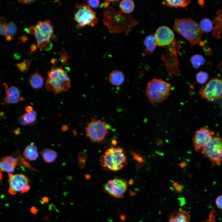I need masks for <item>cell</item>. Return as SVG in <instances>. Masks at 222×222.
<instances>
[{
	"label": "cell",
	"instance_id": "obj_1",
	"mask_svg": "<svg viewBox=\"0 0 222 222\" xmlns=\"http://www.w3.org/2000/svg\"><path fill=\"white\" fill-rule=\"evenodd\" d=\"M174 30L182 35L191 46L201 44L202 31L199 24L191 18H175Z\"/></svg>",
	"mask_w": 222,
	"mask_h": 222
},
{
	"label": "cell",
	"instance_id": "obj_2",
	"mask_svg": "<svg viewBox=\"0 0 222 222\" xmlns=\"http://www.w3.org/2000/svg\"><path fill=\"white\" fill-rule=\"evenodd\" d=\"M100 164L107 171H117L121 169L127 163V158L124 150L120 147L110 148L101 156Z\"/></svg>",
	"mask_w": 222,
	"mask_h": 222
},
{
	"label": "cell",
	"instance_id": "obj_3",
	"mask_svg": "<svg viewBox=\"0 0 222 222\" xmlns=\"http://www.w3.org/2000/svg\"><path fill=\"white\" fill-rule=\"evenodd\" d=\"M45 86L47 90L57 94L66 91L71 87V80L66 72L61 67L52 66L47 72Z\"/></svg>",
	"mask_w": 222,
	"mask_h": 222
},
{
	"label": "cell",
	"instance_id": "obj_4",
	"mask_svg": "<svg viewBox=\"0 0 222 222\" xmlns=\"http://www.w3.org/2000/svg\"><path fill=\"white\" fill-rule=\"evenodd\" d=\"M171 84L161 79H152L147 84L146 95L152 105L162 102L170 95Z\"/></svg>",
	"mask_w": 222,
	"mask_h": 222
},
{
	"label": "cell",
	"instance_id": "obj_5",
	"mask_svg": "<svg viewBox=\"0 0 222 222\" xmlns=\"http://www.w3.org/2000/svg\"><path fill=\"white\" fill-rule=\"evenodd\" d=\"M74 19L79 26H94L98 21L96 12L85 3H76L74 13Z\"/></svg>",
	"mask_w": 222,
	"mask_h": 222
},
{
	"label": "cell",
	"instance_id": "obj_6",
	"mask_svg": "<svg viewBox=\"0 0 222 222\" xmlns=\"http://www.w3.org/2000/svg\"><path fill=\"white\" fill-rule=\"evenodd\" d=\"M86 136L92 142L99 143L109 132L105 121L92 119L85 128Z\"/></svg>",
	"mask_w": 222,
	"mask_h": 222
},
{
	"label": "cell",
	"instance_id": "obj_7",
	"mask_svg": "<svg viewBox=\"0 0 222 222\" xmlns=\"http://www.w3.org/2000/svg\"><path fill=\"white\" fill-rule=\"evenodd\" d=\"M51 22L50 20L37 21L35 26L34 35L37 47L40 50L43 49L48 44L53 35V27Z\"/></svg>",
	"mask_w": 222,
	"mask_h": 222
},
{
	"label": "cell",
	"instance_id": "obj_8",
	"mask_svg": "<svg viewBox=\"0 0 222 222\" xmlns=\"http://www.w3.org/2000/svg\"><path fill=\"white\" fill-rule=\"evenodd\" d=\"M203 155L216 165L222 163V138L214 136L202 150Z\"/></svg>",
	"mask_w": 222,
	"mask_h": 222
},
{
	"label": "cell",
	"instance_id": "obj_9",
	"mask_svg": "<svg viewBox=\"0 0 222 222\" xmlns=\"http://www.w3.org/2000/svg\"><path fill=\"white\" fill-rule=\"evenodd\" d=\"M9 188L8 192L15 195L18 192L23 194L27 192L30 189L29 179L22 173L8 174Z\"/></svg>",
	"mask_w": 222,
	"mask_h": 222
},
{
	"label": "cell",
	"instance_id": "obj_10",
	"mask_svg": "<svg viewBox=\"0 0 222 222\" xmlns=\"http://www.w3.org/2000/svg\"><path fill=\"white\" fill-rule=\"evenodd\" d=\"M128 187V183L125 179L117 177L108 180L103 186L104 190L106 193L118 198L124 197Z\"/></svg>",
	"mask_w": 222,
	"mask_h": 222
},
{
	"label": "cell",
	"instance_id": "obj_11",
	"mask_svg": "<svg viewBox=\"0 0 222 222\" xmlns=\"http://www.w3.org/2000/svg\"><path fill=\"white\" fill-rule=\"evenodd\" d=\"M200 93L202 98L209 101L222 98V80L211 79L200 90Z\"/></svg>",
	"mask_w": 222,
	"mask_h": 222
},
{
	"label": "cell",
	"instance_id": "obj_12",
	"mask_svg": "<svg viewBox=\"0 0 222 222\" xmlns=\"http://www.w3.org/2000/svg\"><path fill=\"white\" fill-rule=\"evenodd\" d=\"M214 132L205 127L197 130L193 138V144L197 152L202 150L204 147L214 137Z\"/></svg>",
	"mask_w": 222,
	"mask_h": 222
},
{
	"label": "cell",
	"instance_id": "obj_13",
	"mask_svg": "<svg viewBox=\"0 0 222 222\" xmlns=\"http://www.w3.org/2000/svg\"><path fill=\"white\" fill-rule=\"evenodd\" d=\"M154 35L157 45L159 47L169 46L174 40L175 35L173 31L168 27L165 26L159 27Z\"/></svg>",
	"mask_w": 222,
	"mask_h": 222
},
{
	"label": "cell",
	"instance_id": "obj_14",
	"mask_svg": "<svg viewBox=\"0 0 222 222\" xmlns=\"http://www.w3.org/2000/svg\"><path fill=\"white\" fill-rule=\"evenodd\" d=\"M5 87L6 96L4 101L6 104H16L19 101H22L24 98L20 96V91L17 87L12 86L8 88L6 83H4Z\"/></svg>",
	"mask_w": 222,
	"mask_h": 222
},
{
	"label": "cell",
	"instance_id": "obj_15",
	"mask_svg": "<svg viewBox=\"0 0 222 222\" xmlns=\"http://www.w3.org/2000/svg\"><path fill=\"white\" fill-rule=\"evenodd\" d=\"M17 165H18L17 158L12 156L3 158L0 162L1 170L8 173L13 172Z\"/></svg>",
	"mask_w": 222,
	"mask_h": 222
},
{
	"label": "cell",
	"instance_id": "obj_16",
	"mask_svg": "<svg viewBox=\"0 0 222 222\" xmlns=\"http://www.w3.org/2000/svg\"><path fill=\"white\" fill-rule=\"evenodd\" d=\"M168 219V222H189L190 216L184 210L176 211L170 215Z\"/></svg>",
	"mask_w": 222,
	"mask_h": 222
},
{
	"label": "cell",
	"instance_id": "obj_17",
	"mask_svg": "<svg viewBox=\"0 0 222 222\" xmlns=\"http://www.w3.org/2000/svg\"><path fill=\"white\" fill-rule=\"evenodd\" d=\"M37 113L33 110L30 113H24L19 119L20 124L22 125H32L36 122Z\"/></svg>",
	"mask_w": 222,
	"mask_h": 222
},
{
	"label": "cell",
	"instance_id": "obj_18",
	"mask_svg": "<svg viewBox=\"0 0 222 222\" xmlns=\"http://www.w3.org/2000/svg\"><path fill=\"white\" fill-rule=\"evenodd\" d=\"M28 82L31 86L35 89L41 88L44 83L43 77L37 72V69L35 72L32 74L28 79Z\"/></svg>",
	"mask_w": 222,
	"mask_h": 222
},
{
	"label": "cell",
	"instance_id": "obj_19",
	"mask_svg": "<svg viewBox=\"0 0 222 222\" xmlns=\"http://www.w3.org/2000/svg\"><path fill=\"white\" fill-rule=\"evenodd\" d=\"M109 79L111 84L114 86H118L123 83L125 80V76L121 71L114 70L110 74Z\"/></svg>",
	"mask_w": 222,
	"mask_h": 222
},
{
	"label": "cell",
	"instance_id": "obj_20",
	"mask_svg": "<svg viewBox=\"0 0 222 222\" xmlns=\"http://www.w3.org/2000/svg\"><path fill=\"white\" fill-rule=\"evenodd\" d=\"M145 47V52L148 55L152 54L157 45L154 35H150L145 38L143 42Z\"/></svg>",
	"mask_w": 222,
	"mask_h": 222
},
{
	"label": "cell",
	"instance_id": "obj_21",
	"mask_svg": "<svg viewBox=\"0 0 222 222\" xmlns=\"http://www.w3.org/2000/svg\"><path fill=\"white\" fill-rule=\"evenodd\" d=\"M23 154V157L27 160L30 161L35 160L39 156L37 148L34 145H28L25 148Z\"/></svg>",
	"mask_w": 222,
	"mask_h": 222
},
{
	"label": "cell",
	"instance_id": "obj_22",
	"mask_svg": "<svg viewBox=\"0 0 222 222\" xmlns=\"http://www.w3.org/2000/svg\"><path fill=\"white\" fill-rule=\"evenodd\" d=\"M216 13L218 15L214 20L215 26L212 35L214 37L219 39L222 31V9L218 10Z\"/></svg>",
	"mask_w": 222,
	"mask_h": 222
},
{
	"label": "cell",
	"instance_id": "obj_23",
	"mask_svg": "<svg viewBox=\"0 0 222 222\" xmlns=\"http://www.w3.org/2000/svg\"><path fill=\"white\" fill-rule=\"evenodd\" d=\"M191 2L188 0H166L162 2V4L165 6L174 8H184L186 7Z\"/></svg>",
	"mask_w": 222,
	"mask_h": 222
},
{
	"label": "cell",
	"instance_id": "obj_24",
	"mask_svg": "<svg viewBox=\"0 0 222 222\" xmlns=\"http://www.w3.org/2000/svg\"><path fill=\"white\" fill-rule=\"evenodd\" d=\"M41 155L44 161L48 163L54 162L57 156L56 151L48 148L44 149L42 152Z\"/></svg>",
	"mask_w": 222,
	"mask_h": 222
},
{
	"label": "cell",
	"instance_id": "obj_25",
	"mask_svg": "<svg viewBox=\"0 0 222 222\" xmlns=\"http://www.w3.org/2000/svg\"><path fill=\"white\" fill-rule=\"evenodd\" d=\"M119 6L121 11L126 14L132 12L135 7L133 1L130 0L121 1L120 2Z\"/></svg>",
	"mask_w": 222,
	"mask_h": 222
},
{
	"label": "cell",
	"instance_id": "obj_26",
	"mask_svg": "<svg viewBox=\"0 0 222 222\" xmlns=\"http://www.w3.org/2000/svg\"><path fill=\"white\" fill-rule=\"evenodd\" d=\"M199 26L202 32L208 33L211 32L213 28L212 22L208 18H205L200 21Z\"/></svg>",
	"mask_w": 222,
	"mask_h": 222
},
{
	"label": "cell",
	"instance_id": "obj_27",
	"mask_svg": "<svg viewBox=\"0 0 222 222\" xmlns=\"http://www.w3.org/2000/svg\"><path fill=\"white\" fill-rule=\"evenodd\" d=\"M191 62L195 69H198L205 63V60L202 56L200 54L195 55L191 58Z\"/></svg>",
	"mask_w": 222,
	"mask_h": 222
},
{
	"label": "cell",
	"instance_id": "obj_28",
	"mask_svg": "<svg viewBox=\"0 0 222 222\" xmlns=\"http://www.w3.org/2000/svg\"><path fill=\"white\" fill-rule=\"evenodd\" d=\"M13 156L17 158L18 161V165L23 166L29 169L35 171L34 169L31 166L29 162L26 160V159L23 156H21L20 153L18 151L15 153Z\"/></svg>",
	"mask_w": 222,
	"mask_h": 222
},
{
	"label": "cell",
	"instance_id": "obj_29",
	"mask_svg": "<svg viewBox=\"0 0 222 222\" xmlns=\"http://www.w3.org/2000/svg\"><path fill=\"white\" fill-rule=\"evenodd\" d=\"M208 77V74L206 72L204 71H200L197 74L196 76V79L199 83L203 84H204L207 81Z\"/></svg>",
	"mask_w": 222,
	"mask_h": 222
},
{
	"label": "cell",
	"instance_id": "obj_30",
	"mask_svg": "<svg viewBox=\"0 0 222 222\" xmlns=\"http://www.w3.org/2000/svg\"><path fill=\"white\" fill-rule=\"evenodd\" d=\"M31 60L29 63H27L26 60L24 59L23 62L16 64L15 65L19 71L23 73H25L28 71Z\"/></svg>",
	"mask_w": 222,
	"mask_h": 222
},
{
	"label": "cell",
	"instance_id": "obj_31",
	"mask_svg": "<svg viewBox=\"0 0 222 222\" xmlns=\"http://www.w3.org/2000/svg\"><path fill=\"white\" fill-rule=\"evenodd\" d=\"M0 35H5L7 34V26L6 20L5 18L0 17Z\"/></svg>",
	"mask_w": 222,
	"mask_h": 222
},
{
	"label": "cell",
	"instance_id": "obj_32",
	"mask_svg": "<svg viewBox=\"0 0 222 222\" xmlns=\"http://www.w3.org/2000/svg\"><path fill=\"white\" fill-rule=\"evenodd\" d=\"M17 31V27L13 22H9L7 26V34L13 36L15 34Z\"/></svg>",
	"mask_w": 222,
	"mask_h": 222
},
{
	"label": "cell",
	"instance_id": "obj_33",
	"mask_svg": "<svg viewBox=\"0 0 222 222\" xmlns=\"http://www.w3.org/2000/svg\"><path fill=\"white\" fill-rule=\"evenodd\" d=\"M132 155L135 160L138 164H143L146 162V160L140 154L134 151L131 152Z\"/></svg>",
	"mask_w": 222,
	"mask_h": 222
},
{
	"label": "cell",
	"instance_id": "obj_34",
	"mask_svg": "<svg viewBox=\"0 0 222 222\" xmlns=\"http://www.w3.org/2000/svg\"><path fill=\"white\" fill-rule=\"evenodd\" d=\"M100 1L98 0H90L87 1V5L90 7L96 8H98L100 4Z\"/></svg>",
	"mask_w": 222,
	"mask_h": 222
},
{
	"label": "cell",
	"instance_id": "obj_35",
	"mask_svg": "<svg viewBox=\"0 0 222 222\" xmlns=\"http://www.w3.org/2000/svg\"><path fill=\"white\" fill-rule=\"evenodd\" d=\"M61 62L63 65H65L67 64V55L65 51L63 49L62 52H59Z\"/></svg>",
	"mask_w": 222,
	"mask_h": 222
},
{
	"label": "cell",
	"instance_id": "obj_36",
	"mask_svg": "<svg viewBox=\"0 0 222 222\" xmlns=\"http://www.w3.org/2000/svg\"><path fill=\"white\" fill-rule=\"evenodd\" d=\"M216 204L218 208L222 210V195L219 196L216 198Z\"/></svg>",
	"mask_w": 222,
	"mask_h": 222
},
{
	"label": "cell",
	"instance_id": "obj_37",
	"mask_svg": "<svg viewBox=\"0 0 222 222\" xmlns=\"http://www.w3.org/2000/svg\"><path fill=\"white\" fill-rule=\"evenodd\" d=\"M35 1L34 0H19L18 1V2L21 4H30L34 2Z\"/></svg>",
	"mask_w": 222,
	"mask_h": 222
},
{
	"label": "cell",
	"instance_id": "obj_38",
	"mask_svg": "<svg viewBox=\"0 0 222 222\" xmlns=\"http://www.w3.org/2000/svg\"><path fill=\"white\" fill-rule=\"evenodd\" d=\"M173 185L175 188L178 191H180L183 188L182 185L176 183H174Z\"/></svg>",
	"mask_w": 222,
	"mask_h": 222
},
{
	"label": "cell",
	"instance_id": "obj_39",
	"mask_svg": "<svg viewBox=\"0 0 222 222\" xmlns=\"http://www.w3.org/2000/svg\"><path fill=\"white\" fill-rule=\"evenodd\" d=\"M52 47V43L50 42L48 44L43 48L45 51H48L51 50Z\"/></svg>",
	"mask_w": 222,
	"mask_h": 222
},
{
	"label": "cell",
	"instance_id": "obj_40",
	"mask_svg": "<svg viewBox=\"0 0 222 222\" xmlns=\"http://www.w3.org/2000/svg\"><path fill=\"white\" fill-rule=\"evenodd\" d=\"M25 109L27 113H30L33 110V107L30 105L26 106L25 108Z\"/></svg>",
	"mask_w": 222,
	"mask_h": 222
},
{
	"label": "cell",
	"instance_id": "obj_41",
	"mask_svg": "<svg viewBox=\"0 0 222 222\" xmlns=\"http://www.w3.org/2000/svg\"><path fill=\"white\" fill-rule=\"evenodd\" d=\"M29 34L34 35L35 34V26H32L29 27Z\"/></svg>",
	"mask_w": 222,
	"mask_h": 222
},
{
	"label": "cell",
	"instance_id": "obj_42",
	"mask_svg": "<svg viewBox=\"0 0 222 222\" xmlns=\"http://www.w3.org/2000/svg\"><path fill=\"white\" fill-rule=\"evenodd\" d=\"M37 46L36 45L34 44H32L30 47L31 48V53L30 54H31L33 52L35 51L37 49Z\"/></svg>",
	"mask_w": 222,
	"mask_h": 222
},
{
	"label": "cell",
	"instance_id": "obj_43",
	"mask_svg": "<svg viewBox=\"0 0 222 222\" xmlns=\"http://www.w3.org/2000/svg\"><path fill=\"white\" fill-rule=\"evenodd\" d=\"M18 38L21 40V42L23 43H25L27 40V37L24 35L20 36Z\"/></svg>",
	"mask_w": 222,
	"mask_h": 222
},
{
	"label": "cell",
	"instance_id": "obj_44",
	"mask_svg": "<svg viewBox=\"0 0 222 222\" xmlns=\"http://www.w3.org/2000/svg\"><path fill=\"white\" fill-rule=\"evenodd\" d=\"M30 211L32 214H35L37 213V210L36 207H32L30 209Z\"/></svg>",
	"mask_w": 222,
	"mask_h": 222
},
{
	"label": "cell",
	"instance_id": "obj_45",
	"mask_svg": "<svg viewBox=\"0 0 222 222\" xmlns=\"http://www.w3.org/2000/svg\"><path fill=\"white\" fill-rule=\"evenodd\" d=\"M13 39V36L7 34L6 35V39L8 41H10Z\"/></svg>",
	"mask_w": 222,
	"mask_h": 222
},
{
	"label": "cell",
	"instance_id": "obj_46",
	"mask_svg": "<svg viewBox=\"0 0 222 222\" xmlns=\"http://www.w3.org/2000/svg\"><path fill=\"white\" fill-rule=\"evenodd\" d=\"M111 1H106L103 4V7L105 8H106L109 6Z\"/></svg>",
	"mask_w": 222,
	"mask_h": 222
},
{
	"label": "cell",
	"instance_id": "obj_47",
	"mask_svg": "<svg viewBox=\"0 0 222 222\" xmlns=\"http://www.w3.org/2000/svg\"><path fill=\"white\" fill-rule=\"evenodd\" d=\"M42 202L44 203H47L49 202V198L47 197H44L42 199Z\"/></svg>",
	"mask_w": 222,
	"mask_h": 222
},
{
	"label": "cell",
	"instance_id": "obj_48",
	"mask_svg": "<svg viewBox=\"0 0 222 222\" xmlns=\"http://www.w3.org/2000/svg\"><path fill=\"white\" fill-rule=\"evenodd\" d=\"M156 143L158 145H160L162 143V141L160 139H158L156 141Z\"/></svg>",
	"mask_w": 222,
	"mask_h": 222
},
{
	"label": "cell",
	"instance_id": "obj_49",
	"mask_svg": "<svg viewBox=\"0 0 222 222\" xmlns=\"http://www.w3.org/2000/svg\"><path fill=\"white\" fill-rule=\"evenodd\" d=\"M49 209L50 210H54L56 209V207L54 205L51 204L49 206Z\"/></svg>",
	"mask_w": 222,
	"mask_h": 222
},
{
	"label": "cell",
	"instance_id": "obj_50",
	"mask_svg": "<svg viewBox=\"0 0 222 222\" xmlns=\"http://www.w3.org/2000/svg\"><path fill=\"white\" fill-rule=\"evenodd\" d=\"M68 129V127L67 126L65 125H64L62 126V128H61V130L62 131H65L67 130Z\"/></svg>",
	"mask_w": 222,
	"mask_h": 222
},
{
	"label": "cell",
	"instance_id": "obj_51",
	"mask_svg": "<svg viewBox=\"0 0 222 222\" xmlns=\"http://www.w3.org/2000/svg\"><path fill=\"white\" fill-rule=\"evenodd\" d=\"M14 56L15 58L17 59H19L21 57L20 56L18 55V54L16 53H15V54L14 55Z\"/></svg>",
	"mask_w": 222,
	"mask_h": 222
},
{
	"label": "cell",
	"instance_id": "obj_52",
	"mask_svg": "<svg viewBox=\"0 0 222 222\" xmlns=\"http://www.w3.org/2000/svg\"><path fill=\"white\" fill-rule=\"evenodd\" d=\"M56 60L54 58L52 59L50 61V63L52 64H54L56 62Z\"/></svg>",
	"mask_w": 222,
	"mask_h": 222
},
{
	"label": "cell",
	"instance_id": "obj_53",
	"mask_svg": "<svg viewBox=\"0 0 222 222\" xmlns=\"http://www.w3.org/2000/svg\"><path fill=\"white\" fill-rule=\"evenodd\" d=\"M14 132L15 134L16 135H18V134H19V133H20L19 130L18 129H16L14 131Z\"/></svg>",
	"mask_w": 222,
	"mask_h": 222
},
{
	"label": "cell",
	"instance_id": "obj_54",
	"mask_svg": "<svg viewBox=\"0 0 222 222\" xmlns=\"http://www.w3.org/2000/svg\"><path fill=\"white\" fill-rule=\"evenodd\" d=\"M24 31L28 34H29V29H28L27 28H25L24 29Z\"/></svg>",
	"mask_w": 222,
	"mask_h": 222
}]
</instances>
